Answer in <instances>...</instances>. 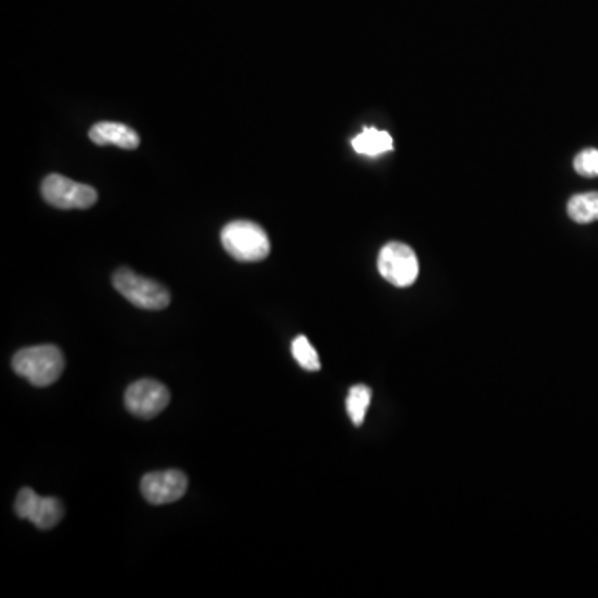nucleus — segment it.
Returning <instances> with one entry per match:
<instances>
[{
  "label": "nucleus",
  "mask_w": 598,
  "mask_h": 598,
  "mask_svg": "<svg viewBox=\"0 0 598 598\" xmlns=\"http://www.w3.org/2000/svg\"><path fill=\"white\" fill-rule=\"evenodd\" d=\"M351 145L359 155L373 158L391 152L394 148L393 137L388 132L373 127L364 128L358 137L353 138Z\"/></svg>",
  "instance_id": "10"
},
{
  "label": "nucleus",
  "mask_w": 598,
  "mask_h": 598,
  "mask_svg": "<svg viewBox=\"0 0 598 598\" xmlns=\"http://www.w3.org/2000/svg\"><path fill=\"white\" fill-rule=\"evenodd\" d=\"M188 479L182 471L150 472L142 479V494L153 505L172 504L187 494Z\"/></svg>",
  "instance_id": "8"
},
{
  "label": "nucleus",
  "mask_w": 598,
  "mask_h": 598,
  "mask_svg": "<svg viewBox=\"0 0 598 598\" xmlns=\"http://www.w3.org/2000/svg\"><path fill=\"white\" fill-rule=\"evenodd\" d=\"M170 402V393L162 383L155 379H140L133 383L125 393V406L133 416L140 419H153Z\"/></svg>",
  "instance_id": "7"
},
{
  "label": "nucleus",
  "mask_w": 598,
  "mask_h": 598,
  "mask_svg": "<svg viewBox=\"0 0 598 598\" xmlns=\"http://www.w3.org/2000/svg\"><path fill=\"white\" fill-rule=\"evenodd\" d=\"M567 211L575 223H594L598 220V192L580 193L570 198Z\"/></svg>",
  "instance_id": "11"
},
{
  "label": "nucleus",
  "mask_w": 598,
  "mask_h": 598,
  "mask_svg": "<svg viewBox=\"0 0 598 598\" xmlns=\"http://www.w3.org/2000/svg\"><path fill=\"white\" fill-rule=\"evenodd\" d=\"M378 270L391 285L407 288L419 276V261L411 246L391 241L379 253Z\"/></svg>",
  "instance_id": "5"
},
{
  "label": "nucleus",
  "mask_w": 598,
  "mask_h": 598,
  "mask_svg": "<svg viewBox=\"0 0 598 598\" xmlns=\"http://www.w3.org/2000/svg\"><path fill=\"white\" fill-rule=\"evenodd\" d=\"M575 172L582 177H598V150L587 148L580 152L574 160Z\"/></svg>",
  "instance_id": "14"
},
{
  "label": "nucleus",
  "mask_w": 598,
  "mask_h": 598,
  "mask_svg": "<svg viewBox=\"0 0 598 598\" xmlns=\"http://www.w3.org/2000/svg\"><path fill=\"white\" fill-rule=\"evenodd\" d=\"M90 140L100 147L115 145L123 150H135L140 145V137L133 128L117 122H99L90 128Z\"/></svg>",
  "instance_id": "9"
},
{
  "label": "nucleus",
  "mask_w": 598,
  "mask_h": 598,
  "mask_svg": "<svg viewBox=\"0 0 598 598\" xmlns=\"http://www.w3.org/2000/svg\"><path fill=\"white\" fill-rule=\"evenodd\" d=\"M42 197L60 210H87L97 203L99 195L94 187L54 173L42 183Z\"/></svg>",
  "instance_id": "4"
},
{
  "label": "nucleus",
  "mask_w": 598,
  "mask_h": 598,
  "mask_svg": "<svg viewBox=\"0 0 598 598\" xmlns=\"http://www.w3.org/2000/svg\"><path fill=\"white\" fill-rule=\"evenodd\" d=\"M369 404H371V389L368 386L359 384V386L349 389L346 409H348L349 419L353 421L354 426H363Z\"/></svg>",
  "instance_id": "12"
},
{
  "label": "nucleus",
  "mask_w": 598,
  "mask_h": 598,
  "mask_svg": "<svg viewBox=\"0 0 598 598\" xmlns=\"http://www.w3.org/2000/svg\"><path fill=\"white\" fill-rule=\"evenodd\" d=\"M12 368L30 384L45 388L54 384L64 373V353L52 344L20 349L12 359Z\"/></svg>",
  "instance_id": "1"
},
{
  "label": "nucleus",
  "mask_w": 598,
  "mask_h": 598,
  "mask_svg": "<svg viewBox=\"0 0 598 598\" xmlns=\"http://www.w3.org/2000/svg\"><path fill=\"white\" fill-rule=\"evenodd\" d=\"M291 351H293V358L296 359V363L306 371H319L321 369V363H319L318 353L316 349L309 344L306 336H298V338L291 344Z\"/></svg>",
  "instance_id": "13"
},
{
  "label": "nucleus",
  "mask_w": 598,
  "mask_h": 598,
  "mask_svg": "<svg viewBox=\"0 0 598 598\" xmlns=\"http://www.w3.org/2000/svg\"><path fill=\"white\" fill-rule=\"evenodd\" d=\"M15 512L20 519L29 520L35 527L49 530L64 517V505L55 497H40L32 489L25 487L15 500Z\"/></svg>",
  "instance_id": "6"
},
{
  "label": "nucleus",
  "mask_w": 598,
  "mask_h": 598,
  "mask_svg": "<svg viewBox=\"0 0 598 598\" xmlns=\"http://www.w3.org/2000/svg\"><path fill=\"white\" fill-rule=\"evenodd\" d=\"M221 243L228 255L245 263L265 260L270 255V238L253 221H231L221 231Z\"/></svg>",
  "instance_id": "2"
},
{
  "label": "nucleus",
  "mask_w": 598,
  "mask_h": 598,
  "mask_svg": "<svg viewBox=\"0 0 598 598\" xmlns=\"http://www.w3.org/2000/svg\"><path fill=\"white\" fill-rule=\"evenodd\" d=\"M115 290L137 308L160 311L170 304V293L158 281L148 280L128 268H120L113 275Z\"/></svg>",
  "instance_id": "3"
}]
</instances>
